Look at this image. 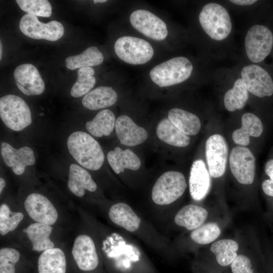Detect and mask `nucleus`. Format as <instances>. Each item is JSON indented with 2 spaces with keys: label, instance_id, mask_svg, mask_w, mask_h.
Masks as SVG:
<instances>
[{
  "label": "nucleus",
  "instance_id": "nucleus-11",
  "mask_svg": "<svg viewBox=\"0 0 273 273\" xmlns=\"http://www.w3.org/2000/svg\"><path fill=\"white\" fill-rule=\"evenodd\" d=\"M230 167L233 176L239 183L243 185L253 183L255 173V158L248 148L240 146L232 149Z\"/></svg>",
  "mask_w": 273,
  "mask_h": 273
},
{
  "label": "nucleus",
  "instance_id": "nucleus-1",
  "mask_svg": "<svg viewBox=\"0 0 273 273\" xmlns=\"http://www.w3.org/2000/svg\"><path fill=\"white\" fill-rule=\"evenodd\" d=\"M68 151L73 158L83 167L97 170L105 159L99 143L89 134L81 131L72 133L67 141Z\"/></svg>",
  "mask_w": 273,
  "mask_h": 273
},
{
  "label": "nucleus",
  "instance_id": "nucleus-44",
  "mask_svg": "<svg viewBox=\"0 0 273 273\" xmlns=\"http://www.w3.org/2000/svg\"><path fill=\"white\" fill-rule=\"evenodd\" d=\"M39 115H40V116L43 115V113H40Z\"/></svg>",
  "mask_w": 273,
  "mask_h": 273
},
{
  "label": "nucleus",
  "instance_id": "nucleus-10",
  "mask_svg": "<svg viewBox=\"0 0 273 273\" xmlns=\"http://www.w3.org/2000/svg\"><path fill=\"white\" fill-rule=\"evenodd\" d=\"M129 21L132 26L147 37L155 40H162L168 35L165 22L149 11L139 9L131 13Z\"/></svg>",
  "mask_w": 273,
  "mask_h": 273
},
{
  "label": "nucleus",
  "instance_id": "nucleus-26",
  "mask_svg": "<svg viewBox=\"0 0 273 273\" xmlns=\"http://www.w3.org/2000/svg\"><path fill=\"white\" fill-rule=\"evenodd\" d=\"M53 229L52 225L36 222L27 227L25 233L31 243L32 250L40 252L55 247L50 238Z\"/></svg>",
  "mask_w": 273,
  "mask_h": 273
},
{
  "label": "nucleus",
  "instance_id": "nucleus-23",
  "mask_svg": "<svg viewBox=\"0 0 273 273\" xmlns=\"http://www.w3.org/2000/svg\"><path fill=\"white\" fill-rule=\"evenodd\" d=\"M117 94L111 87L101 86L90 91L82 100V105L90 110L109 107L116 102Z\"/></svg>",
  "mask_w": 273,
  "mask_h": 273
},
{
  "label": "nucleus",
  "instance_id": "nucleus-21",
  "mask_svg": "<svg viewBox=\"0 0 273 273\" xmlns=\"http://www.w3.org/2000/svg\"><path fill=\"white\" fill-rule=\"evenodd\" d=\"M242 126L236 129L232 134L233 141L241 146L250 143V136L259 137L263 132V125L260 119L252 113H245L241 117Z\"/></svg>",
  "mask_w": 273,
  "mask_h": 273
},
{
  "label": "nucleus",
  "instance_id": "nucleus-22",
  "mask_svg": "<svg viewBox=\"0 0 273 273\" xmlns=\"http://www.w3.org/2000/svg\"><path fill=\"white\" fill-rule=\"evenodd\" d=\"M38 273H66V258L60 248L53 247L42 252L37 261Z\"/></svg>",
  "mask_w": 273,
  "mask_h": 273
},
{
  "label": "nucleus",
  "instance_id": "nucleus-19",
  "mask_svg": "<svg viewBox=\"0 0 273 273\" xmlns=\"http://www.w3.org/2000/svg\"><path fill=\"white\" fill-rule=\"evenodd\" d=\"M108 216L112 222L128 232L135 233L141 228V217L126 203L120 202L112 205Z\"/></svg>",
  "mask_w": 273,
  "mask_h": 273
},
{
  "label": "nucleus",
  "instance_id": "nucleus-28",
  "mask_svg": "<svg viewBox=\"0 0 273 273\" xmlns=\"http://www.w3.org/2000/svg\"><path fill=\"white\" fill-rule=\"evenodd\" d=\"M156 134L160 140L173 146L185 147L190 143V137L176 128L168 118H164L159 122Z\"/></svg>",
  "mask_w": 273,
  "mask_h": 273
},
{
  "label": "nucleus",
  "instance_id": "nucleus-25",
  "mask_svg": "<svg viewBox=\"0 0 273 273\" xmlns=\"http://www.w3.org/2000/svg\"><path fill=\"white\" fill-rule=\"evenodd\" d=\"M208 216V211L204 208L189 204L183 207L175 214L174 221L177 225L188 230H194L200 227Z\"/></svg>",
  "mask_w": 273,
  "mask_h": 273
},
{
  "label": "nucleus",
  "instance_id": "nucleus-14",
  "mask_svg": "<svg viewBox=\"0 0 273 273\" xmlns=\"http://www.w3.org/2000/svg\"><path fill=\"white\" fill-rule=\"evenodd\" d=\"M71 252L80 270L92 271L98 266L99 258L96 245L89 235L81 234L77 236L74 241Z\"/></svg>",
  "mask_w": 273,
  "mask_h": 273
},
{
  "label": "nucleus",
  "instance_id": "nucleus-38",
  "mask_svg": "<svg viewBox=\"0 0 273 273\" xmlns=\"http://www.w3.org/2000/svg\"><path fill=\"white\" fill-rule=\"evenodd\" d=\"M233 273H254L250 259L244 255H239L231 264Z\"/></svg>",
  "mask_w": 273,
  "mask_h": 273
},
{
  "label": "nucleus",
  "instance_id": "nucleus-20",
  "mask_svg": "<svg viewBox=\"0 0 273 273\" xmlns=\"http://www.w3.org/2000/svg\"><path fill=\"white\" fill-rule=\"evenodd\" d=\"M67 186L70 192L78 197H82L85 190L94 192L97 189V184L90 174L75 164L70 165Z\"/></svg>",
  "mask_w": 273,
  "mask_h": 273
},
{
  "label": "nucleus",
  "instance_id": "nucleus-37",
  "mask_svg": "<svg viewBox=\"0 0 273 273\" xmlns=\"http://www.w3.org/2000/svg\"><path fill=\"white\" fill-rule=\"evenodd\" d=\"M20 254L16 249L4 247L0 250V273H15V264Z\"/></svg>",
  "mask_w": 273,
  "mask_h": 273
},
{
  "label": "nucleus",
  "instance_id": "nucleus-7",
  "mask_svg": "<svg viewBox=\"0 0 273 273\" xmlns=\"http://www.w3.org/2000/svg\"><path fill=\"white\" fill-rule=\"evenodd\" d=\"M248 58L253 63L262 62L273 48V32L267 26L255 24L250 28L245 38Z\"/></svg>",
  "mask_w": 273,
  "mask_h": 273
},
{
  "label": "nucleus",
  "instance_id": "nucleus-41",
  "mask_svg": "<svg viewBox=\"0 0 273 273\" xmlns=\"http://www.w3.org/2000/svg\"><path fill=\"white\" fill-rule=\"evenodd\" d=\"M6 181L3 178H0V194H1L4 188L6 186Z\"/></svg>",
  "mask_w": 273,
  "mask_h": 273
},
{
  "label": "nucleus",
  "instance_id": "nucleus-40",
  "mask_svg": "<svg viewBox=\"0 0 273 273\" xmlns=\"http://www.w3.org/2000/svg\"><path fill=\"white\" fill-rule=\"evenodd\" d=\"M230 2L239 6H249L255 3V0H231Z\"/></svg>",
  "mask_w": 273,
  "mask_h": 273
},
{
  "label": "nucleus",
  "instance_id": "nucleus-35",
  "mask_svg": "<svg viewBox=\"0 0 273 273\" xmlns=\"http://www.w3.org/2000/svg\"><path fill=\"white\" fill-rule=\"evenodd\" d=\"M220 232V229L216 223L209 222L194 230L190 237L195 243L205 245L216 240L219 236Z\"/></svg>",
  "mask_w": 273,
  "mask_h": 273
},
{
  "label": "nucleus",
  "instance_id": "nucleus-33",
  "mask_svg": "<svg viewBox=\"0 0 273 273\" xmlns=\"http://www.w3.org/2000/svg\"><path fill=\"white\" fill-rule=\"evenodd\" d=\"M94 74L95 70L91 67L79 68L77 71V79L70 90L71 95L78 98L89 92L96 82Z\"/></svg>",
  "mask_w": 273,
  "mask_h": 273
},
{
  "label": "nucleus",
  "instance_id": "nucleus-24",
  "mask_svg": "<svg viewBox=\"0 0 273 273\" xmlns=\"http://www.w3.org/2000/svg\"><path fill=\"white\" fill-rule=\"evenodd\" d=\"M107 158L110 166L116 174L123 172L125 169L137 170L141 165L140 158L133 152L130 149L123 150L119 147L109 151Z\"/></svg>",
  "mask_w": 273,
  "mask_h": 273
},
{
  "label": "nucleus",
  "instance_id": "nucleus-5",
  "mask_svg": "<svg viewBox=\"0 0 273 273\" xmlns=\"http://www.w3.org/2000/svg\"><path fill=\"white\" fill-rule=\"evenodd\" d=\"M0 117L7 127L16 131L22 130L32 123L31 111L27 104L14 95L1 98Z\"/></svg>",
  "mask_w": 273,
  "mask_h": 273
},
{
  "label": "nucleus",
  "instance_id": "nucleus-43",
  "mask_svg": "<svg viewBox=\"0 0 273 273\" xmlns=\"http://www.w3.org/2000/svg\"><path fill=\"white\" fill-rule=\"evenodd\" d=\"M2 42L0 41V60L2 59Z\"/></svg>",
  "mask_w": 273,
  "mask_h": 273
},
{
  "label": "nucleus",
  "instance_id": "nucleus-3",
  "mask_svg": "<svg viewBox=\"0 0 273 273\" xmlns=\"http://www.w3.org/2000/svg\"><path fill=\"white\" fill-rule=\"evenodd\" d=\"M199 23L204 31L211 39L221 41L230 34L232 24L228 11L215 3L206 4L199 15Z\"/></svg>",
  "mask_w": 273,
  "mask_h": 273
},
{
  "label": "nucleus",
  "instance_id": "nucleus-34",
  "mask_svg": "<svg viewBox=\"0 0 273 273\" xmlns=\"http://www.w3.org/2000/svg\"><path fill=\"white\" fill-rule=\"evenodd\" d=\"M24 218L20 212H13L6 203L0 206V234L5 236L14 231Z\"/></svg>",
  "mask_w": 273,
  "mask_h": 273
},
{
  "label": "nucleus",
  "instance_id": "nucleus-36",
  "mask_svg": "<svg viewBox=\"0 0 273 273\" xmlns=\"http://www.w3.org/2000/svg\"><path fill=\"white\" fill-rule=\"evenodd\" d=\"M16 2L27 14L44 17H49L52 14V7L48 1L16 0Z\"/></svg>",
  "mask_w": 273,
  "mask_h": 273
},
{
  "label": "nucleus",
  "instance_id": "nucleus-32",
  "mask_svg": "<svg viewBox=\"0 0 273 273\" xmlns=\"http://www.w3.org/2000/svg\"><path fill=\"white\" fill-rule=\"evenodd\" d=\"M248 91L241 78L237 79L232 88L225 94L223 99L225 109L230 112L243 108L248 99Z\"/></svg>",
  "mask_w": 273,
  "mask_h": 273
},
{
  "label": "nucleus",
  "instance_id": "nucleus-4",
  "mask_svg": "<svg viewBox=\"0 0 273 273\" xmlns=\"http://www.w3.org/2000/svg\"><path fill=\"white\" fill-rule=\"evenodd\" d=\"M187 187L186 178L183 173L175 171L165 172L154 185L152 199L158 205L170 204L183 195Z\"/></svg>",
  "mask_w": 273,
  "mask_h": 273
},
{
  "label": "nucleus",
  "instance_id": "nucleus-12",
  "mask_svg": "<svg viewBox=\"0 0 273 273\" xmlns=\"http://www.w3.org/2000/svg\"><path fill=\"white\" fill-rule=\"evenodd\" d=\"M205 154L210 175L215 178L223 175L225 171L228 147L224 138L218 134L210 136L205 146Z\"/></svg>",
  "mask_w": 273,
  "mask_h": 273
},
{
  "label": "nucleus",
  "instance_id": "nucleus-39",
  "mask_svg": "<svg viewBox=\"0 0 273 273\" xmlns=\"http://www.w3.org/2000/svg\"><path fill=\"white\" fill-rule=\"evenodd\" d=\"M265 172L270 179L265 180L262 184V188L264 193L271 197H273V159L268 161L265 165Z\"/></svg>",
  "mask_w": 273,
  "mask_h": 273
},
{
  "label": "nucleus",
  "instance_id": "nucleus-29",
  "mask_svg": "<svg viewBox=\"0 0 273 273\" xmlns=\"http://www.w3.org/2000/svg\"><path fill=\"white\" fill-rule=\"evenodd\" d=\"M115 116L109 109L100 111L90 121L86 122V129L96 137L109 135L115 128Z\"/></svg>",
  "mask_w": 273,
  "mask_h": 273
},
{
  "label": "nucleus",
  "instance_id": "nucleus-42",
  "mask_svg": "<svg viewBox=\"0 0 273 273\" xmlns=\"http://www.w3.org/2000/svg\"><path fill=\"white\" fill-rule=\"evenodd\" d=\"M107 2L106 0H95V1H94V3L95 4H96L97 3H105V2Z\"/></svg>",
  "mask_w": 273,
  "mask_h": 273
},
{
  "label": "nucleus",
  "instance_id": "nucleus-2",
  "mask_svg": "<svg viewBox=\"0 0 273 273\" xmlns=\"http://www.w3.org/2000/svg\"><path fill=\"white\" fill-rule=\"evenodd\" d=\"M193 66L186 57H176L154 67L149 75L152 81L163 87L180 83L191 76Z\"/></svg>",
  "mask_w": 273,
  "mask_h": 273
},
{
  "label": "nucleus",
  "instance_id": "nucleus-17",
  "mask_svg": "<svg viewBox=\"0 0 273 273\" xmlns=\"http://www.w3.org/2000/svg\"><path fill=\"white\" fill-rule=\"evenodd\" d=\"M115 132L120 143L134 146L143 143L148 138L146 130L137 125L128 116L122 115L116 120Z\"/></svg>",
  "mask_w": 273,
  "mask_h": 273
},
{
  "label": "nucleus",
  "instance_id": "nucleus-31",
  "mask_svg": "<svg viewBox=\"0 0 273 273\" xmlns=\"http://www.w3.org/2000/svg\"><path fill=\"white\" fill-rule=\"evenodd\" d=\"M238 244L231 239L218 240L210 247V251L215 254L217 262L222 266L231 264L238 256Z\"/></svg>",
  "mask_w": 273,
  "mask_h": 273
},
{
  "label": "nucleus",
  "instance_id": "nucleus-6",
  "mask_svg": "<svg viewBox=\"0 0 273 273\" xmlns=\"http://www.w3.org/2000/svg\"><path fill=\"white\" fill-rule=\"evenodd\" d=\"M117 56L122 61L131 65H142L149 62L154 54L152 45L142 38L123 36L114 44Z\"/></svg>",
  "mask_w": 273,
  "mask_h": 273
},
{
  "label": "nucleus",
  "instance_id": "nucleus-27",
  "mask_svg": "<svg viewBox=\"0 0 273 273\" xmlns=\"http://www.w3.org/2000/svg\"><path fill=\"white\" fill-rule=\"evenodd\" d=\"M168 118L179 130L188 135L198 134L201 129V122L195 114L174 108L168 113Z\"/></svg>",
  "mask_w": 273,
  "mask_h": 273
},
{
  "label": "nucleus",
  "instance_id": "nucleus-13",
  "mask_svg": "<svg viewBox=\"0 0 273 273\" xmlns=\"http://www.w3.org/2000/svg\"><path fill=\"white\" fill-rule=\"evenodd\" d=\"M29 216L35 222L52 225L57 221L58 212L51 201L37 193L29 194L24 201Z\"/></svg>",
  "mask_w": 273,
  "mask_h": 273
},
{
  "label": "nucleus",
  "instance_id": "nucleus-9",
  "mask_svg": "<svg viewBox=\"0 0 273 273\" xmlns=\"http://www.w3.org/2000/svg\"><path fill=\"white\" fill-rule=\"evenodd\" d=\"M241 79L247 90L262 98L273 95V79L263 67L257 64L244 67L241 71Z\"/></svg>",
  "mask_w": 273,
  "mask_h": 273
},
{
  "label": "nucleus",
  "instance_id": "nucleus-8",
  "mask_svg": "<svg viewBox=\"0 0 273 273\" xmlns=\"http://www.w3.org/2000/svg\"><path fill=\"white\" fill-rule=\"evenodd\" d=\"M21 31L27 36L36 39H46L55 41L61 38L64 34L63 25L57 21L47 23L40 22L36 16L25 14L19 23Z\"/></svg>",
  "mask_w": 273,
  "mask_h": 273
},
{
  "label": "nucleus",
  "instance_id": "nucleus-15",
  "mask_svg": "<svg viewBox=\"0 0 273 273\" xmlns=\"http://www.w3.org/2000/svg\"><path fill=\"white\" fill-rule=\"evenodd\" d=\"M14 77L18 89L26 96H36L44 90L45 84L37 69L32 64H22L17 66Z\"/></svg>",
  "mask_w": 273,
  "mask_h": 273
},
{
  "label": "nucleus",
  "instance_id": "nucleus-30",
  "mask_svg": "<svg viewBox=\"0 0 273 273\" xmlns=\"http://www.w3.org/2000/svg\"><path fill=\"white\" fill-rule=\"evenodd\" d=\"M104 60L103 54L96 47H90L81 54L69 56L65 60L66 66L70 70L99 65Z\"/></svg>",
  "mask_w": 273,
  "mask_h": 273
},
{
  "label": "nucleus",
  "instance_id": "nucleus-18",
  "mask_svg": "<svg viewBox=\"0 0 273 273\" xmlns=\"http://www.w3.org/2000/svg\"><path fill=\"white\" fill-rule=\"evenodd\" d=\"M189 189L192 198L195 201L203 199L208 193L210 185V174L203 160H195L191 168Z\"/></svg>",
  "mask_w": 273,
  "mask_h": 273
},
{
  "label": "nucleus",
  "instance_id": "nucleus-16",
  "mask_svg": "<svg viewBox=\"0 0 273 273\" xmlns=\"http://www.w3.org/2000/svg\"><path fill=\"white\" fill-rule=\"evenodd\" d=\"M1 154L5 164L12 168L16 175L22 174L27 166L34 164L35 158L32 149L27 146L18 149L13 147L10 144L3 142L1 144Z\"/></svg>",
  "mask_w": 273,
  "mask_h": 273
}]
</instances>
